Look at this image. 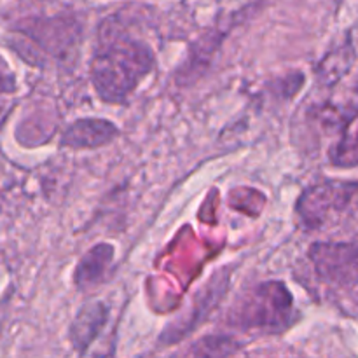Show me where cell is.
Wrapping results in <instances>:
<instances>
[{"instance_id": "1", "label": "cell", "mask_w": 358, "mask_h": 358, "mask_svg": "<svg viewBox=\"0 0 358 358\" xmlns=\"http://www.w3.org/2000/svg\"><path fill=\"white\" fill-rule=\"evenodd\" d=\"M152 69V48L129 34L121 21L107 17L100 27L91 59V80L98 96L108 103H121Z\"/></svg>"}, {"instance_id": "2", "label": "cell", "mask_w": 358, "mask_h": 358, "mask_svg": "<svg viewBox=\"0 0 358 358\" xmlns=\"http://www.w3.org/2000/svg\"><path fill=\"white\" fill-rule=\"evenodd\" d=\"M294 299L285 285L268 282L247 294L234 311V324L243 329L275 334L285 331L292 322Z\"/></svg>"}, {"instance_id": "3", "label": "cell", "mask_w": 358, "mask_h": 358, "mask_svg": "<svg viewBox=\"0 0 358 358\" xmlns=\"http://www.w3.org/2000/svg\"><path fill=\"white\" fill-rule=\"evenodd\" d=\"M308 227L338 226L358 215V182H324L308 189L299 201Z\"/></svg>"}, {"instance_id": "4", "label": "cell", "mask_w": 358, "mask_h": 358, "mask_svg": "<svg viewBox=\"0 0 358 358\" xmlns=\"http://www.w3.org/2000/svg\"><path fill=\"white\" fill-rule=\"evenodd\" d=\"M310 257L325 280L343 285L358 282V241L313 245Z\"/></svg>"}, {"instance_id": "5", "label": "cell", "mask_w": 358, "mask_h": 358, "mask_svg": "<svg viewBox=\"0 0 358 358\" xmlns=\"http://www.w3.org/2000/svg\"><path fill=\"white\" fill-rule=\"evenodd\" d=\"M119 129L105 119H80L70 124L62 136V145L69 149H96L112 142Z\"/></svg>"}, {"instance_id": "6", "label": "cell", "mask_w": 358, "mask_h": 358, "mask_svg": "<svg viewBox=\"0 0 358 358\" xmlns=\"http://www.w3.org/2000/svg\"><path fill=\"white\" fill-rule=\"evenodd\" d=\"M107 322V304L96 301V303H90L80 308L72 327H70V341L76 346L77 352H80V355L100 338Z\"/></svg>"}, {"instance_id": "7", "label": "cell", "mask_w": 358, "mask_h": 358, "mask_svg": "<svg viewBox=\"0 0 358 358\" xmlns=\"http://www.w3.org/2000/svg\"><path fill=\"white\" fill-rule=\"evenodd\" d=\"M114 257V247L107 243L91 248L83 259L76 271V283L79 289H90L103 280L105 271Z\"/></svg>"}, {"instance_id": "8", "label": "cell", "mask_w": 358, "mask_h": 358, "mask_svg": "<svg viewBox=\"0 0 358 358\" xmlns=\"http://www.w3.org/2000/svg\"><path fill=\"white\" fill-rule=\"evenodd\" d=\"M236 345L229 338H205L192 345L187 352L178 358H233Z\"/></svg>"}, {"instance_id": "9", "label": "cell", "mask_w": 358, "mask_h": 358, "mask_svg": "<svg viewBox=\"0 0 358 358\" xmlns=\"http://www.w3.org/2000/svg\"><path fill=\"white\" fill-rule=\"evenodd\" d=\"M334 159L343 166H355L358 164V110L352 115L343 131L341 142L334 150Z\"/></svg>"}]
</instances>
